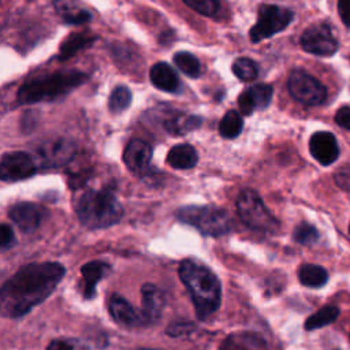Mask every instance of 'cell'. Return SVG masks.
Returning <instances> with one entry per match:
<instances>
[{
	"mask_svg": "<svg viewBox=\"0 0 350 350\" xmlns=\"http://www.w3.org/2000/svg\"><path fill=\"white\" fill-rule=\"evenodd\" d=\"M174 63L189 78H198L201 75V63L190 52H176L174 55Z\"/></svg>",
	"mask_w": 350,
	"mask_h": 350,
	"instance_id": "obj_28",
	"label": "cell"
},
{
	"mask_svg": "<svg viewBox=\"0 0 350 350\" xmlns=\"http://www.w3.org/2000/svg\"><path fill=\"white\" fill-rule=\"evenodd\" d=\"M53 5L68 25H83L92 19V14L82 7L81 0H53Z\"/></svg>",
	"mask_w": 350,
	"mask_h": 350,
	"instance_id": "obj_21",
	"label": "cell"
},
{
	"mask_svg": "<svg viewBox=\"0 0 350 350\" xmlns=\"http://www.w3.org/2000/svg\"><path fill=\"white\" fill-rule=\"evenodd\" d=\"M16 242L15 234L11 228V226L3 223L1 224V231H0V245H1V250L5 252L8 249H11Z\"/></svg>",
	"mask_w": 350,
	"mask_h": 350,
	"instance_id": "obj_33",
	"label": "cell"
},
{
	"mask_svg": "<svg viewBox=\"0 0 350 350\" xmlns=\"http://www.w3.org/2000/svg\"><path fill=\"white\" fill-rule=\"evenodd\" d=\"M96 40V37L89 36L86 33H77V34H71L68 36L60 45V57L67 59L72 55H75L78 51H81L82 48L90 45L93 41Z\"/></svg>",
	"mask_w": 350,
	"mask_h": 350,
	"instance_id": "obj_27",
	"label": "cell"
},
{
	"mask_svg": "<svg viewBox=\"0 0 350 350\" xmlns=\"http://www.w3.org/2000/svg\"><path fill=\"white\" fill-rule=\"evenodd\" d=\"M232 72L237 78H239L241 81H245V82H250V81H254L258 75V67L256 64L254 60L249 59V57H239L237 59L232 66Z\"/></svg>",
	"mask_w": 350,
	"mask_h": 350,
	"instance_id": "obj_30",
	"label": "cell"
},
{
	"mask_svg": "<svg viewBox=\"0 0 350 350\" xmlns=\"http://www.w3.org/2000/svg\"><path fill=\"white\" fill-rule=\"evenodd\" d=\"M309 152L321 165H329L339 156V145L332 133L317 131L309 139Z\"/></svg>",
	"mask_w": 350,
	"mask_h": 350,
	"instance_id": "obj_13",
	"label": "cell"
},
{
	"mask_svg": "<svg viewBox=\"0 0 350 350\" xmlns=\"http://www.w3.org/2000/svg\"><path fill=\"white\" fill-rule=\"evenodd\" d=\"M237 211L243 224L250 230L267 234H273L279 230V221L254 190L241 191L237 200Z\"/></svg>",
	"mask_w": 350,
	"mask_h": 350,
	"instance_id": "obj_6",
	"label": "cell"
},
{
	"mask_svg": "<svg viewBox=\"0 0 350 350\" xmlns=\"http://www.w3.org/2000/svg\"><path fill=\"white\" fill-rule=\"evenodd\" d=\"M74 153V142L64 137L51 138L38 148L40 161L44 167H62L71 160Z\"/></svg>",
	"mask_w": 350,
	"mask_h": 350,
	"instance_id": "obj_12",
	"label": "cell"
},
{
	"mask_svg": "<svg viewBox=\"0 0 350 350\" xmlns=\"http://www.w3.org/2000/svg\"><path fill=\"white\" fill-rule=\"evenodd\" d=\"M138 350H157V349H138Z\"/></svg>",
	"mask_w": 350,
	"mask_h": 350,
	"instance_id": "obj_39",
	"label": "cell"
},
{
	"mask_svg": "<svg viewBox=\"0 0 350 350\" xmlns=\"http://www.w3.org/2000/svg\"><path fill=\"white\" fill-rule=\"evenodd\" d=\"M178 220L193 226L202 235L221 237L231 230V219L227 211L209 205H187L176 211Z\"/></svg>",
	"mask_w": 350,
	"mask_h": 350,
	"instance_id": "obj_5",
	"label": "cell"
},
{
	"mask_svg": "<svg viewBox=\"0 0 350 350\" xmlns=\"http://www.w3.org/2000/svg\"><path fill=\"white\" fill-rule=\"evenodd\" d=\"M79 221L90 228H107L120 221L123 206L111 190H86L75 204Z\"/></svg>",
	"mask_w": 350,
	"mask_h": 350,
	"instance_id": "obj_4",
	"label": "cell"
},
{
	"mask_svg": "<svg viewBox=\"0 0 350 350\" xmlns=\"http://www.w3.org/2000/svg\"><path fill=\"white\" fill-rule=\"evenodd\" d=\"M108 310L115 323L127 328L146 327L150 324L142 309H137L124 297L119 294H112L109 297Z\"/></svg>",
	"mask_w": 350,
	"mask_h": 350,
	"instance_id": "obj_11",
	"label": "cell"
},
{
	"mask_svg": "<svg viewBox=\"0 0 350 350\" xmlns=\"http://www.w3.org/2000/svg\"><path fill=\"white\" fill-rule=\"evenodd\" d=\"M86 78L88 75L78 70H62L36 77L21 86L18 101L21 104H34L57 100L81 86Z\"/></svg>",
	"mask_w": 350,
	"mask_h": 350,
	"instance_id": "obj_3",
	"label": "cell"
},
{
	"mask_svg": "<svg viewBox=\"0 0 350 350\" xmlns=\"http://www.w3.org/2000/svg\"><path fill=\"white\" fill-rule=\"evenodd\" d=\"M219 350H268V345L258 332L237 331L223 339Z\"/></svg>",
	"mask_w": 350,
	"mask_h": 350,
	"instance_id": "obj_16",
	"label": "cell"
},
{
	"mask_svg": "<svg viewBox=\"0 0 350 350\" xmlns=\"http://www.w3.org/2000/svg\"><path fill=\"white\" fill-rule=\"evenodd\" d=\"M183 3L205 16H213L219 10L217 0H183Z\"/></svg>",
	"mask_w": 350,
	"mask_h": 350,
	"instance_id": "obj_32",
	"label": "cell"
},
{
	"mask_svg": "<svg viewBox=\"0 0 350 350\" xmlns=\"http://www.w3.org/2000/svg\"><path fill=\"white\" fill-rule=\"evenodd\" d=\"M243 129V119L238 111H228L219 123V133L226 139L237 138Z\"/></svg>",
	"mask_w": 350,
	"mask_h": 350,
	"instance_id": "obj_25",
	"label": "cell"
},
{
	"mask_svg": "<svg viewBox=\"0 0 350 350\" xmlns=\"http://www.w3.org/2000/svg\"><path fill=\"white\" fill-rule=\"evenodd\" d=\"M36 172V164L27 152L15 150L7 152L1 156L0 161V178L4 182H16L33 176Z\"/></svg>",
	"mask_w": 350,
	"mask_h": 350,
	"instance_id": "obj_10",
	"label": "cell"
},
{
	"mask_svg": "<svg viewBox=\"0 0 350 350\" xmlns=\"http://www.w3.org/2000/svg\"><path fill=\"white\" fill-rule=\"evenodd\" d=\"M66 268L60 262H30L7 279L0 291L1 314L18 319L44 302L63 279Z\"/></svg>",
	"mask_w": 350,
	"mask_h": 350,
	"instance_id": "obj_1",
	"label": "cell"
},
{
	"mask_svg": "<svg viewBox=\"0 0 350 350\" xmlns=\"http://www.w3.org/2000/svg\"><path fill=\"white\" fill-rule=\"evenodd\" d=\"M256 25L250 29V41L257 44L284 30L294 19L291 10L275 4H262L258 8Z\"/></svg>",
	"mask_w": 350,
	"mask_h": 350,
	"instance_id": "obj_7",
	"label": "cell"
},
{
	"mask_svg": "<svg viewBox=\"0 0 350 350\" xmlns=\"http://www.w3.org/2000/svg\"><path fill=\"white\" fill-rule=\"evenodd\" d=\"M301 46L308 53L316 56H331L338 49V41L329 25L316 23L302 33Z\"/></svg>",
	"mask_w": 350,
	"mask_h": 350,
	"instance_id": "obj_9",
	"label": "cell"
},
{
	"mask_svg": "<svg viewBox=\"0 0 350 350\" xmlns=\"http://www.w3.org/2000/svg\"><path fill=\"white\" fill-rule=\"evenodd\" d=\"M152 159V148L142 139H133L123 152V161L127 170L134 175H142L148 171Z\"/></svg>",
	"mask_w": 350,
	"mask_h": 350,
	"instance_id": "obj_15",
	"label": "cell"
},
{
	"mask_svg": "<svg viewBox=\"0 0 350 350\" xmlns=\"http://www.w3.org/2000/svg\"><path fill=\"white\" fill-rule=\"evenodd\" d=\"M131 98H133V94L127 86H123V85L116 86L109 96L108 108L113 113L123 112L124 109H127L130 107Z\"/></svg>",
	"mask_w": 350,
	"mask_h": 350,
	"instance_id": "obj_29",
	"label": "cell"
},
{
	"mask_svg": "<svg viewBox=\"0 0 350 350\" xmlns=\"http://www.w3.org/2000/svg\"><path fill=\"white\" fill-rule=\"evenodd\" d=\"M293 238L301 245H312L319 239V231L309 223H301L294 228Z\"/></svg>",
	"mask_w": 350,
	"mask_h": 350,
	"instance_id": "obj_31",
	"label": "cell"
},
{
	"mask_svg": "<svg viewBox=\"0 0 350 350\" xmlns=\"http://www.w3.org/2000/svg\"><path fill=\"white\" fill-rule=\"evenodd\" d=\"M179 278L187 288L200 320L212 316L221 302V284L217 276L202 262L186 258L179 264Z\"/></svg>",
	"mask_w": 350,
	"mask_h": 350,
	"instance_id": "obj_2",
	"label": "cell"
},
{
	"mask_svg": "<svg viewBox=\"0 0 350 350\" xmlns=\"http://www.w3.org/2000/svg\"><path fill=\"white\" fill-rule=\"evenodd\" d=\"M46 350H77V343L71 339H53Z\"/></svg>",
	"mask_w": 350,
	"mask_h": 350,
	"instance_id": "obj_36",
	"label": "cell"
},
{
	"mask_svg": "<svg viewBox=\"0 0 350 350\" xmlns=\"http://www.w3.org/2000/svg\"><path fill=\"white\" fill-rule=\"evenodd\" d=\"M335 182L339 187L350 190V167H340L335 174Z\"/></svg>",
	"mask_w": 350,
	"mask_h": 350,
	"instance_id": "obj_35",
	"label": "cell"
},
{
	"mask_svg": "<svg viewBox=\"0 0 350 350\" xmlns=\"http://www.w3.org/2000/svg\"><path fill=\"white\" fill-rule=\"evenodd\" d=\"M287 88L297 101L306 105H319L327 98L325 86L304 70H294L290 74Z\"/></svg>",
	"mask_w": 350,
	"mask_h": 350,
	"instance_id": "obj_8",
	"label": "cell"
},
{
	"mask_svg": "<svg viewBox=\"0 0 350 350\" xmlns=\"http://www.w3.org/2000/svg\"><path fill=\"white\" fill-rule=\"evenodd\" d=\"M111 271V265L105 261H89L82 265V293L83 297L90 299L96 295V286L97 283L104 279Z\"/></svg>",
	"mask_w": 350,
	"mask_h": 350,
	"instance_id": "obj_19",
	"label": "cell"
},
{
	"mask_svg": "<svg viewBox=\"0 0 350 350\" xmlns=\"http://www.w3.org/2000/svg\"><path fill=\"white\" fill-rule=\"evenodd\" d=\"M339 316V309L334 305H327L319 309L316 313L310 314L305 321V329L313 331L319 329L321 327H325L331 323H334Z\"/></svg>",
	"mask_w": 350,
	"mask_h": 350,
	"instance_id": "obj_26",
	"label": "cell"
},
{
	"mask_svg": "<svg viewBox=\"0 0 350 350\" xmlns=\"http://www.w3.org/2000/svg\"><path fill=\"white\" fill-rule=\"evenodd\" d=\"M349 232H350V226H349Z\"/></svg>",
	"mask_w": 350,
	"mask_h": 350,
	"instance_id": "obj_40",
	"label": "cell"
},
{
	"mask_svg": "<svg viewBox=\"0 0 350 350\" xmlns=\"http://www.w3.org/2000/svg\"><path fill=\"white\" fill-rule=\"evenodd\" d=\"M10 219L23 232H33L38 228L42 215L37 205L31 202H18L10 208Z\"/></svg>",
	"mask_w": 350,
	"mask_h": 350,
	"instance_id": "obj_17",
	"label": "cell"
},
{
	"mask_svg": "<svg viewBox=\"0 0 350 350\" xmlns=\"http://www.w3.org/2000/svg\"><path fill=\"white\" fill-rule=\"evenodd\" d=\"M202 123V118L197 115H186L182 112H175L172 116L167 118L163 123L164 130L172 135H182L198 129Z\"/></svg>",
	"mask_w": 350,
	"mask_h": 350,
	"instance_id": "obj_23",
	"label": "cell"
},
{
	"mask_svg": "<svg viewBox=\"0 0 350 350\" xmlns=\"http://www.w3.org/2000/svg\"><path fill=\"white\" fill-rule=\"evenodd\" d=\"M142 294V310L145 312L150 324L156 323L163 313L165 305V295L164 291L152 283H145L141 287Z\"/></svg>",
	"mask_w": 350,
	"mask_h": 350,
	"instance_id": "obj_18",
	"label": "cell"
},
{
	"mask_svg": "<svg viewBox=\"0 0 350 350\" xmlns=\"http://www.w3.org/2000/svg\"><path fill=\"white\" fill-rule=\"evenodd\" d=\"M149 78L154 88L167 93H178L182 86L175 70L164 62H159L150 68Z\"/></svg>",
	"mask_w": 350,
	"mask_h": 350,
	"instance_id": "obj_20",
	"label": "cell"
},
{
	"mask_svg": "<svg viewBox=\"0 0 350 350\" xmlns=\"http://www.w3.org/2000/svg\"><path fill=\"white\" fill-rule=\"evenodd\" d=\"M335 122L338 126L350 130V107H342L335 113Z\"/></svg>",
	"mask_w": 350,
	"mask_h": 350,
	"instance_id": "obj_37",
	"label": "cell"
},
{
	"mask_svg": "<svg viewBox=\"0 0 350 350\" xmlns=\"http://www.w3.org/2000/svg\"><path fill=\"white\" fill-rule=\"evenodd\" d=\"M338 11L345 26L350 27V0H338Z\"/></svg>",
	"mask_w": 350,
	"mask_h": 350,
	"instance_id": "obj_38",
	"label": "cell"
},
{
	"mask_svg": "<svg viewBox=\"0 0 350 350\" xmlns=\"http://www.w3.org/2000/svg\"><path fill=\"white\" fill-rule=\"evenodd\" d=\"M198 161L196 149L189 144H179L170 149L167 154V163L175 170H190Z\"/></svg>",
	"mask_w": 350,
	"mask_h": 350,
	"instance_id": "obj_22",
	"label": "cell"
},
{
	"mask_svg": "<svg viewBox=\"0 0 350 350\" xmlns=\"http://www.w3.org/2000/svg\"><path fill=\"white\" fill-rule=\"evenodd\" d=\"M194 329V324L189 321H176L168 325L167 334L171 336H185L189 335Z\"/></svg>",
	"mask_w": 350,
	"mask_h": 350,
	"instance_id": "obj_34",
	"label": "cell"
},
{
	"mask_svg": "<svg viewBox=\"0 0 350 350\" xmlns=\"http://www.w3.org/2000/svg\"><path fill=\"white\" fill-rule=\"evenodd\" d=\"M298 279L306 287H321L328 280L327 271L316 264H304L298 269Z\"/></svg>",
	"mask_w": 350,
	"mask_h": 350,
	"instance_id": "obj_24",
	"label": "cell"
},
{
	"mask_svg": "<svg viewBox=\"0 0 350 350\" xmlns=\"http://www.w3.org/2000/svg\"><path fill=\"white\" fill-rule=\"evenodd\" d=\"M273 89L271 85L257 83L243 90L238 97V105L243 116H250L256 109H264L272 100Z\"/></svg>",
	"mask_w": 350,
	"mask_h": 350,
	"instance_id": "obj_14",
	"label": "cell"
}]
</instances>
